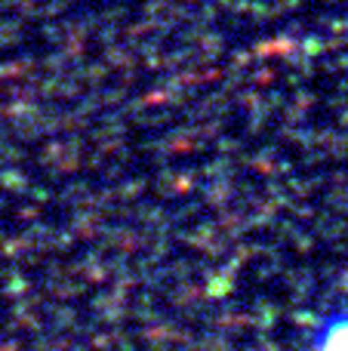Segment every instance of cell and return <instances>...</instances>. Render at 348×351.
Segmentation results:
<instances>
[{
    "instance_id": "obj_1",
    "label": "cell",
    "mask_w": 348,
    "mask_h": 351,
    "mask_svg": "<svg viewBox=\"0 0 348 351\" xmlns=\"http://www.w3.org/2000/svg\"><path fill=\"white\" fill-rule=\"evenodd\" d=\"M312 351H348V308L324 315L312 333Z\"/></svg>"
}]
</instances>
